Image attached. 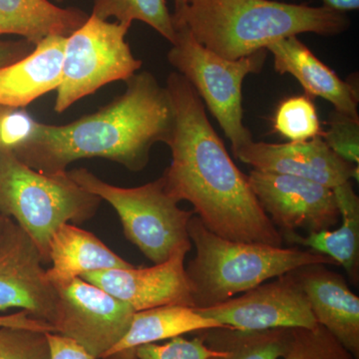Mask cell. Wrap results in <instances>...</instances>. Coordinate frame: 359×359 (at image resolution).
<instances>
[{
	"mask_svg": "<svg viewBox=\"0 0 359 359\" xmlns=\"http://www.w3.org/2000/svg\"><path fill=\"white\" fill-rule=\"evenodd\" d=\"M166 88L175 111L167 145L172 161L162 175L167 192L187 201L208 230L237 242L283 247L280 231L264 211L248 176L236 166L190 82L172 72Z\"/></svg>",
	"mask_w": 359,
	"mask_h": 359,
	"instance_id": "6da1fadb",
	"label": "cell"
},
{
	"mask_svg": "<svg viewBox=\"0 0 359 359\" xmlns=\"http://www.w3.org/2000/svg\"><path fill=\"white\" fill-rule=\"evenodd\" d=\"M125 82L126 91L95 113L66 125L35 121L29 136L11 152L47 175L65 173L71 163L91 158L113 161L130 171L145 169L153 146L167 145L173 134V102L149 71Z\"/></svg>",
	"mask_w": 359,
	"mask_h": 359,
	"instance_id": "7a4b0ae2",
	"label": "cell"
},
{
	"mask_svg": "<svg viewBox=\"0 0 359 359\" xmlns=\"http://www.w3.org/2000/svg\"><path fill=\"white\" fill-rule=\"evenodd\" d=\"M173 22L175 28L186 26L198 42L222 57L238 60L302 33L341 34L351 18L323 6L276 0H188Z\"/></svg>",
	"mask_w": 359,
	"mask_h": 359,
	"instance_id": "3957f363",
	"label": "cell"
},
{
	"mask_svg": "<svg viewBox=\"0 0 359 359\" xmlns=\"http://www.w3.org/2000/svg\"><path fill=\"white\" fill-rule=\"evenodd\" d=\"M188 233L196 257L185 271L196 309L222 304L302 266H337L320 252L226 240L208 230L196 215L189 222Z\"/></svg>",
	"mask_w": 359,
	"mask_h": 359,
	"instance_id": "277c9868",
	"label": "cell"
},
{
	"mask_svg": "<svg viewBox=\"0 0 359 359\" xmlns=\"http://www.w3.org/2000/svg\"><path fill=\"white\" fill-rule=\"evenodd\" d=\"M100 198L62 174L28 167L9 149L0 150V212L13 219L49 262V243L61 224L84 223L98 211Z\"/></svg>",
	"mask_w": 359,
	"mask_h": 359,
	"instance_id": "5b68a950",
	"label": "cell"
},
{
	"mask_svg": "<svg viewBox=\"0 0 359 359\" xmlns=\"http://www.w3.org/2000/svg\"><path fill=\"white\" fill-rule=\"evenodd\" d=\"M176 32L168 60L190 82L209 108L230 140L235 155L254 141L243 122V83L248 75L257 74L263 69L266 50L229 60L198 42L186 26L177 27Z\"/></svg>",
	"mask_w": 359,
	"mask_h": 359,
	"instance_id": "8992f818",
	"label": "cell"
},
{
	"mask_svg": "<svg viewBox=\"0 0 359 359\" xmlns=\"http://www.w3.org/2000/svg\"><path fill=\"white\" fill-rule=\"evenodd\" d=\"M67 174L114 208L126 238L152 263H164L179 245L191 241L188 224L195 214L180 209L162 177L136 188H121L106 183L84 168Z\"/></svg>",
	"mask_w": 359,
	"mask_h": 359,
	"instance_id": "52a82bcc",
	"label": "cell"
},
{
	"mask_svg": "<svg viewBox=\"0 0 359 359\" xmlns=\"http://www.w3.org/2000/svg\"><path fill=\"white\" fill-rule=\"evenodd\" d=\"M131 25L109 22L90 14L79 29L66 39L62 79L54 110L65 112L104 85L127 81L142 67L125 37Z\"/></svg>",
	"mask_w": 359,
	"mask_h": 359,
	"instance_id": "ba28073f",
	"label": "cell"
},
{
	"mask_svg": "<svg viewBox=\"0 0 359 359\" xmlns=\"http://www.w3.org/2000/svg\"><path fill=\"white\" fill-rule=\"evenodd\" d=\"M56 304L50 325L101 359L126 334L135 311L81 278L51 282Z\"/></svg>",
	"mask_w": 359,
	"mask_h": 359,
	"instance_id": "9c48e42d",
	"label": "cell"
},
{
	"mask_svg": "<svg viewBox=\"0 0 359 359\" xmlns=\"http://www.w3.org/2000/svg\"><path fill=\"white\" fill-rule=\"evenodd\" d=\"M203 316L242 332L311 328L318 325L294 271L205 309Z\"/></svg>",
	"mask_w": 359,
	"mask_h": 359,
	"instance_id": "30bf717a",
	"label": "cell"
},
{
	"mask_svg": "<svg viewBox=\"0 0 359 359\" xmlns=\"http://www.w3.org/2000/svg\"><path fill=\"white\" fill-rule=\"evenodd\" d=\"M250 188L280 233L302 229L309 233L330 230L340 212L334 190L311 180L252 170Z\"/></svg>",
	"mask_w": 359,
	"mask_h": 359,
	"instance_id": "8fae6325",
	"label": "cell"
},
{
	"mask_svg": "<svg viewBox=\"0 0 359 359\" xmlns=\"http://www.w3.org/2000/svg\"><path fill=\"white\" fill-rule=\"evenodd\" d=\"M191 248V241L183 243L166 262L150 268L106 269L79 278L126 302L135 313L170 304L194 308L185 271V259Z\"/></svg>",
	"mask_w": 359,
	"mask_h": 359,
	"instance_id": "7c38bea8",
	"label": "cell"
},
{
	"mask_svg": "<svg viewBox=\"0 0 359 359\" xmlns=\"http://www.w3.org/2000/svg\"><path fill=\"white\" fill-rule=\"evenodd\" d=\"M32 238L13 221L0 245V311L20 309L50 325L56 290Z\"/></svg>",
	"mask_w": 359,
	"mask_h": 359,
	"instance_id": "4fadbf2b",
	"label": "cell"
},
{
	"mask_svg": "<svg viewBox=\"0 0 359 359\" xmlns=\"http://www.w3.org/2000/svg\"><path fill=\"white\" fill-rule=\"evenodd\" d=\"M235 157L257 171L299 177L332 189L351 179L358 182V165L335 154L323 137L283 144L252 141Z\"/></svg>",
	"mask_w": 359,
	"mask_h": 359,
	"instance_id": "5bb4252c",
	"label": "cell"
},
{
	"mask_svg": "<svg viewBox=\"0 0 359 359\" xmlns=\"http://www.w3.org/2000/svg\"><path fill=\"white\" fill-rule=\"evenodd\" d=\"M294 273L316 323L359 359V297L349 289L346 278L323 264L302 266Z\"/></svg>",
	"mask_w": 359,
	"mask_h": 359,
	"instance_id": "9a60e30c",
	"label": "cell"
},
{
	"mask_svg": "<svg viewBox=\"0 0 359 359\" xmlns=\"http://www.w3.org/2000/svg\"><path fill=\"white\" fill-rule=\"evenodd\" d=\"M266 50L273 55L276 72L294 76L306 91V95L320 97L332 103L335 110L358 117V85L342 80L297 36L273 42Z\"/></svg>",
	"mask_w": 359,
	"mask_h": 359,
	"instance_id": "2e32d148",
	"label": "cell"
},
{
	"mask_svg": "<svg viewBox=\"0 0 359 359\" xmlns=\"http://www.w3.org/2000/svg\"><path fill=\"white\" fill-rule=\"evenodd\" d=\"M67 37L51 35L26 57L0 69V106L25 108L58 88Z\"/></svg>",
	"mask_w": 359,
	"mask_h": 359,
	"instance_id": "e0dca14e",
	"label": "cell"
},
{
	"mask_svg": "<svg viewBox=\"0 0 359 359\" xmlns=\"http://www.w3.org/2000/svg\"><path fill=\"white\" fill-rule=\"evenodd\" d=\"M47 269L50 282L70 280L92 271L132 269L133 264L112 252L92 233L75 224H61L49 243Z\"/></svg>",
	"mask_w": 359,
	"mask_h": 359,
	"instance_id": "ac0fdd59",
	"label": "cell"
},
{
	"mask_svg": "<svg viewBox=\"0 0 359 359\" xmlns=\"http://www.w3.org/2000/svg\"><path fill=\"white\" fill-rule=\"evenodd\" d=\"M88 18L81 9L49 0H0V36L18 35L34 45L51 35L68 37Z\"/></svg>",
	"mask_w": 359,
	"mask_h": 359,
	"instance_id": "d6986e66",
	"label": "cell"
},
{
	"mask_svg": "<svg viewBox=\"0 0 359 359\" xmlns=\"http://www.w3.org/2000/svg\"><path fill=\"white\" fill-rule=\"evenodd\" d=\"M335 199L340 212L341 226L335 231H321L306 237L295 231L283 233V241L309 247L334 259L344 266L353 285L359 282V198L351 181L335 187Z\"/></svg>",
	"mask_w": 359,
	"mask_h": 359,
	"instance_id": "ffe728a7",
	"label": "cell"
},
{
	"mask_svg": "<svg viewBox=\"0 0 359 359\" xmlns=\"http://www.w3.org/2000/svg\"><path fill=\"white\" fill-rule=\"evenodd\" d=\"M219 327H224V325L203 316L193 306L170 304L144 309L134 313L126 334L106 355L143 344L175 339L190 332Z\"/></svg>",
	"mask_w": 359,
	"mask_h": 359,
	"instance_id": "44dd1931",
	"label": "cell"
},
{
	"mask_svg": "<svg viewBox=\"0 0 359 359\" xmlns=\"http://www.w3.org/2000/svg\"><path fill=\"white\" fill-rule=\"evenodd\" d=\"M198 332L215 351L210 359H280L285 353L290 328L242 332L224 327Z\"/></svg>",
	"mask_w": 359,
	"mask_h": 359,
	"instance_id": "7402d4cb",
	"label": "cell"
},
{
	"mask_svg": "<svg viewBox=\"0 0 359 359\" xmlns=\"http://www.w3.org/2000/svg\"><path fill=\"white\" fill-rule=\"evenodd\" d=\"M91 15L102 20L115 18L119 23L132 25L141 21L160 33L170 43L176 39L173 15L166 0H94Z\"/></svg>",
	"mask_w": 359,
	"mask_h": 359,
	"instance_id": "603a6c76",
	"label": "cell"
},
{
	"mask_svg": "<svg viewBox=\"0 0 359 359\" xmlns=\"http://www.w3.org/2000/svg\"><path fill=\"white\" fill-rule=\"evenodd\" d=\"M273 129L290 142L308 141L323 135L318 110L308 95L290 97L280 102L273 116Z\"/></svg>",
	"mask_w": 359,
	"mask_h": 359,
	"instance_id": "cb8c5ba5",
	"label": "cell"
},
{
	"mask_svg": "<svg viewBox=\"0 0 359 359\" xmlns=\"http://www.w3.org/2000/svg\"><path fill=\"white\" fill-rule=\"evenodd\" d=\"M283 359H355L334 335L318 325L311 328H290Z\"/></svg>",
	"mask_w": 359,
	"mask_h": 359,
	"instance_id": "d4e9b609",
	"label": "cell"
},
{
	"mask_svg": "<svg viewBox=\"0 0 359 359\" xmlns=\"http://www.w3.org/2000/svg\"><path fill=\"white\" fill-rule=\"evenodd\" d=\"M215 351L207 346L202 335L186 339L175 337L166 344H143L104 356L101 359H210Z\"/></svg>",
	"mask_w": 359,
	"mask_h": 359,
	"instance_id": "484cf974",
	"label": "cell"
},
{
	"mask_svg": "<svg viewBox=\"0 0 359 359\" xmlns=\"http://www.w3.org/2000/svg\"><path fill=\"white\" fill-rule=\"evenodd\" d=\"M0 359H50L46 332L0 327Z\"/></svg>",
	"mask_w": 359,
	"mask_h": 359,
	"instance_id": "4316f807",
	"label": "cell"
},
{
	"mask_svg": "<svg viewBox=\"0 0 359 359\" xmlns=\"http://www.w3.org/2000/svg\"><path fill=\"white\" fill-rule=\"evenodd\" d=\"M323 139L335 154L351 164H359V117L334 109L328 116Z\"/></svg>",
	"mask_w": 359,
	"mask_h": 359,
	"instance_id": "83f0119b",
	"label": "cell"
},
{
	"mask_svg": "<svg viewBox=\"0 0 359 359\" xmlns=\"http://www.w3.org/2000/svg\"><path fill=\"white\" fill-rule=\"evenodd\" d=\"M35 121L23 108L9 107L0 122L1 148L13 150L20 145L29 136Z\"/></svg>",
	"mask_w": 359,
	"mask_h": 359,
	"instance_id": "f1b7e54d",
	"label": "cell"
},
{
	"mask_svg": "<svg viewBox=\"0 0 359 359\" xmlns=\"http://www.w3.org/2000/svg\"><path fill=\"white\" fill-rule=\"evenodd\" d=\"M50 359H98L77 341L56 332H46Z\"/></svg>",
	"mask_w": 359,
	"mask_h": 359,
	"instance_id": "f546056e",
	"label": "cell"
},
{
	"mask_svg": "<svg viewBox=\"0 0 359 359\" xmlns=\"http://www.w3.org/2000/svg\"><path fill=\"white\" fill-rule=\"evenodd\" d=\"M35 45L26 39L6 40L0 36V69L29 55Z\"/></svg>",
	"mask_w": 359,
	"mask_h": 359,
	"instance_id": "4dcf8cb0",
	"label": "cell"
},
{
	"mask_svg": "<svg viewBox=\"0 0 359 359\" xmlns=\"http://www.w3.org/2000/svg\"><path fill=\"white\" fill-rule=\"evenodd\" d=\"M0 327L29 328L40 332H54V328L48 323L33 318L32 314L22 309L18 313L0 316Z\"/></svg>",
	"mask_w": 359,
	"mask_h": 359,
	"instance_id": "1f68e13d",
	"label": "cell"
},
{
	"mask_svg": "<svg viewBox=\"0 0 359 359\" xmlns=\"http://www.w3.org/2000/svg\"><path fill=\"white\" fill-rule=\"evenodd\" d=\"M323 6L334 9L339 13H346L347 11H358L359 0H321Z\"/></svg>",
	"mask_w": 359,
	"mask_h": 359,
	"instance_id": "d6a6232c",
	"label": "cell"
},
{
	"mask_svg": "<svg viewBox=\"0 0 359 359\" xmlns=\"http://www.w3.org/2000/svg\"><path fill=\"white\" fill-rule=\"evenodd\" d=\"M13 219L4 216L0 212V245L4 242V238L6 237L7 231H8L9 226L13 223Z\"/></svg>",
	"mask_w": 359,
	"mask_h": 359,
	"instance_id": "836d02e7",
	"label": "cell"
},
{
	"mask_svg": "<svg viewBox=\"0 0 359 359\" xmlns=\"http://www.w3.org/2000/svg\"><path fill=\"white\" fill-rule=\"evenodd\" d=\"M187 2H188V0H174L175 11L174 13L172 14V15H173V18L179 16L180 14L182 13V11L185 9Z\"/></svg>",
	"mask_w": 359,
	"mask_h": 359,
	"instance_id": "e575fe53",
	"label": "cell"
},
{
	"mask_svg": "<svg viewBox=\"0 0 359 359\" xmlns=\"http://www.w3.org/2000/svg\"><path fill=\"white\" fill-rule=\"evenodd\" d=\"M8 108L6 107V106H0V122H1L2 117H4V113L6 112ZM0 150H1V144H0Z\"/></svg>",
	"mask_w": 359,
	"mask_h": 359,
	"instance_id": "d590c367",
	"label": "cell"
},
{
	"mask_svg": "<svg viewBox=\"0 0 359 359\" xmlns=\"http://www.w3.org/2000/svg\"><path fill=\"white\" fill-rule=\"evenodd\" d=\"M56 1H57V2H63V1H65V0H56Z\"/></svg>",
	"mask_w": 359,
	"mask_h": 359,
	"instance_id": "8d00e7d4",
	"label": "cell"
}]
</instances>
